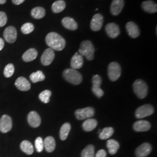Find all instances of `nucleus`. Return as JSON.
Wrapping results in <instances>:
<instances>
[{"instance_id": "9", "label": "nucleus", "mask_w": 157, "mask_h": 157, "mask_svg": "<svg viewBox=\"0 0 157 157\" xmlns=\"http://www.w3.org/2000/svg\"><path fill=\"white\" fill-rule=\"evenodd\" d=\"M12 128V120L11 118L7 115H4L0 119V131L2 133H6L10 132Z\"/></svg>"}, {"instance_id": "8", "label": "nucleus", "mask_w": 157, "mask_h": 157, "mask_svg": "<svg viewBox=\"0 0 157 157\" xmlns=\"http://www.w3.org/2000/svg\"><path fill=\"white\" fill-rule=\"evenodd\" d=\"M92 82H93L92 91L93 93L97 97L100 98L104 94V91L100 88V86L102 83V78L101 76L98 75H94L92 78Z\"/></svg>"}, {"instance_id": "25", "label": "nucleus", "mask_w": 157, "mask_h": 157, "mask_svg": "<svg viewBox=\"0 0 157 157\" xmlns=\"http://www.w3.org/2000/svg\"><path fill=\"white\" fill-rule=\"evenodd\" d=\"M98 122L95 119H88L85 121L82 124L83 129L86 132H91L93 130L97 127Z\"/></svg>"}, {"instance_id": "26", "label": "nucleus", "mask_w": 157, "mask_h": 157, "mask_svg": "<svg viewBox=\"0 0 157 157\" xmlns=\"http://www.w3.org/2000/svg\"><path fill=\"white\" fill-rule=\"evenodd\" d=\"M107 148L109 150V152L111 155L115 154L119 148V143L114 139H110L107 141Z\"/></svg>"}, {"instance_id": "2", "label": "nucleus", "mask_w": 157, "mask_h": 157, "mask_svg": "<svg viewBox=\"0 0 157 157\" xmlns=\"http://www.w3.org/2000/svg\"><path fill=\"white\" fill-rule=\"evenodd\" d=\"M95 48L89 40H85L82 42L78 49V52L82 56H86L87 60L92 61L94 57Z\"/></svg>"}, {"instance_id": "13", "label": "nucleus", "mask_w": 157, "mask_h": 157, "mask_svg": "<svg viewBox=\"0 0 157 157\" xmlns=\"http://www.w3.org/2000/svg\"><path fill=\"white\" fill-rule=\"evenodd\" d=\"M105 31L108 36L112 38L115 39L121 33V30L117 24L115 23H109L105 26Z\"/></svg>"}, {"instance_id": "3", "label": "nucleus", "mask_w": 157, "mask_h": 157, "mask_svg": "<svg viewBox=\"0 0 157 157\" xmlns=\"http://www.w3.org/2000/svg\"><path fill=\"white\" fill-rule=\"evenodd\" d=\"M63 77L70 83L78 85L82 82V75L76 69L72 68L66 69L63 72Z\"/></svg>"}, {"instance_id": "17", "label": "nucleus", "mask_w": 157, "mask_h": 157, "mask_svg": "<svg viewBox=\"0 0 157 157\" xmlns=\"http://www.w3.org/2000/svg\"><path fill=\"white\" fill-rule=\"evenodd\" d=\"M28 121L30 126L32 128H38L41 124V118L37 112L31 111L29 112L28 116Z\"/></svg>"}, {"instance_id": "36", "label": "nucleus", "mask_w": 157, "mask_h": 157, "mask_svg": "<svg viewBox=\"0 0 157 157\" xmlns=\"http://www.w3.org/2000/svg\"><path fill=\"white\" fill-rule=\"evenodd\" d=\"M15 72V67L13 64L9 63L6 66L4 71V75L6 78H10Z\"/></svg>"}, {"instance_id": "31", "label": "nucleus", "mask_w": 157, "mask_h": 157, "mask_svg": "<svg viewBox=\"0 0 157 157\" xmlns=\"http://www.w3.org/2000/svg\"><path fill=\"white\" fill-rule=\"evenodd\" d=\"M45 78L44 75L41 71H38L36 72L32 73L30 75V78L31 81L34 83H36L39 82H42L44 80Z\"/></svg>"}, {"instance_id": "32", "label": "nucleus", "mask_w": 157, "mask_h": 157, "mask_svg": "<svg viewBox=\"0 0 157 157\" xmlns=\"http://www.w3.org/2000/svg\"><path fill=\"white\" fill-rule=\"evenodd\" d=\"M114 133V130L112 127H107L102 129L99 135V137L101 140L108 139L112 136Z\"/></svg>"}, {"instance_id": "38", "label": "nucleus", "mask_w": 157, "mask_h": 157, "mask_svg": "<svg viewBox=\"0 0 157 157\" xmlns=\"http://www.w3.org/2000/svg\"><path fill=\"white\" fill-rule=\"evenodd\" d=\"M7 22V17L6 13L0 12V27H3Z\"/></svg>"}, {"instance_id": "24", "label": "nucleus", "mask_w": 157, "mask_h": 157, "mask_svg": "<svg viewBox=\"0 0 157 157\" xmlns=\"http://www.w3.org/2000/svg\"><path fill=\"white\" fill-rule=\"evenodd\" d=\"M56 146V141L53 137L48 136L44 141V147L48 152H52L54 151Z\"/></svg>"}, {"instance_id": "5", "label": "nucleus", "mask_w": 157, "mask_h": 157, "mask_svg": "<svg viewBox=\"0 0 157 157\" xmlns=\"http://www.w3.org/2000/svg\"><path fill=\"white\" fill-rule=\"evenodd\" d=\"M122 69L120 65L117 62H112L109 63L108 67V75L109 79L112 81H117L121 75Z\"/></svg>"}, {"instance_id": "6", "label": "nucleus", "mask_w": 157, "mask_h": 157, "mask_svg": "<svg viewBox=\"0 0 157 157\" xmlns=\"http://www.w3.org/2000/svg\"><path fill=\"white\" fill-rule=\"evenodd\" d=\"M95 115V110L93 107H86L78 109L75 111L76 117L78 120H85L93 117Z\"/></svg>"}, {"instance_id": "15", "label": "nucleus", "mask_w": 157, "mask_h": 157, "mask_svg": "<svg viewBox=\"0 0 157 157\" xmlns=\"http://www.w3.org/2000/svg\"><path fill=\"white\" fill-rule=\"evenodd\" d=\"M126 29L129 36L132 38H137L140 36V31L139 26L133 22H129L126 25Z\"/></svg>"}, {"instance_id": "14", "label": "nucleus", "mask_w": 157, "mask_h": 157, "mask_svg": "<svg viewBox=\"0 0 157 157\" xmlns=\"http://www.w3.org/2000/svg\"><path fill=\"white\" fill-rule=\"evenodd\" d=\"M152 147L148 143H144L138 147L136 150V155L137 157H147L151 152Z\"/></svg>"}, {"instance_id": "39", "label": "nucleus", "mask_w": 157, "mask_h": 157, "mask_svg": "<svg viewBox=\"0 0 157 157\" xmlns=\"http://www.w3.org/2000/svg\"><path fill=\"white\" fill-rule=\"evenodd\" d=\"M107 157V152L104 150H100L95 155V157Z\"/></svg>"}, {"instance_id": "27", "label": "nucleus", "mask_w": 157, "mask_h": 157, "mask_svg": "<svg viewBox=\"0 0 157 157\" xmlns=\"http://www.w3.org/2000/svg\"><path fill=\"white\" fill-rule=\"evenodd\" d=\"M66 7V3L63 0H58L55 1L52 5V12L58 13L63 11Z\"/></svg>"}, {"instance_id": "20", "label": "nucleus", "mask_w": 157, "mask_h": 157, "mask_svg": "<svg viewBox=\"0 0 157 157\" xmlns=\"http://www.w3.org/2000/svg\"><path fill=\"white\" fill-rule=\"evenodd\" d=\"M83 57L79 54L78 53H76L72 58L71 61V65L72 69H78L83 67Z\"/></svg>"}, {"instance_id": "22", "label": "nucleus", "mask_w": 157, "mask_h": 157, "mask_svg": "<svg viewBox=\"0 0 157 157\" xmlns=\"http://www.w3.org/2000/svg\"><path fill=\"white\" fill-rule=\"evenodd\" d=\"M62 25L64 28L70 30H76L78 28V25L73 18L65 17L62 20Z\"/></svg>"}, {"instance_id": "28", "label": "nucleus", "mask_w": 157, "mask_h": 157, "mask_svg": "<svg viewBox=\"0 0 157 157\" xmlns=\"http://www.w3.org/2000/svg\"><path fill=\"white\" fill-rule=\"evenodd\" d=\"M31 15L34 19H41L45 17V10L43 7H35L31 11Z\"/></svg>"}, {"instance_id": "29", "label": "nucleus", "mask_w": 157, "mask_h": 157, "mask_svg": "<svg viewBox=\"0 0 157 157\" xmlns=\"http://www.w3.org/2000/svg\"><path fill=\"white\" fill-rule=\"evenodd\" d=\"M71 129V125L69 123H65L62 125L60 129L59 136L60 139L62 140H65L67 138V136Z\"/></svg>"}, {"instance_id": "37", "label": "nucleus", "mask_w": 157, "mask_h": 157, "mask_svg": "<svg viewBox=\"0 0 157 157\" xmlns=\"http://www.w3.org/2000/svg\"><path fill=\"white\" fill-rule=\"evenodd\" d=\"M35 147L38 152L43 151L44 148V141L41 137H38L35 140Z\"/></svg>"}, {"instance_id": "41", "label": "nucleus", "mask_w": 157, "mask_h": 157, "mask_svg": "<svg viewBox=\"0 0 157 157\" xmlns=\"http://www.w3.org/2000/svg\"><path fill=\"white\" fill-rule=\"evenodd\" d=\"M4 47V40L0 38V51L2 50Z\"/></svg>"}, {"instance_id": "19", "label": "nucleus", "mask_w": 157, "mask_h": 157, "mask_svg": "<svg viewBox=\"0 0 157 157\" xmlns=\"http://www.w3.org/2000/svg\"><path fill=\"white\" fill-rule=\"evenodd\" d=\"M151 128V124L147 121L140 120L136 121L133 124V129L136 132H146Z\"/></svg>"}, {"instance_id": "33", "label": "nucleus", "mask_w": 157, "mask_h": 157, "mask_svg": "<svg viewBox=\"0 0 157 157\" xmlns=\"http://www.w3.org/2000/svg\"><path fill=\"white\" fill-rule=\"evenodd\" d=\"M95 148L94 146L90 144L87 146L82 152V157H94Z\"/></svg>"}, {"instance_id": "23", "label": "nucleus", "mask_w": 157, "mask_h": 157, "mask_svg": "<svg viewBox=\"0 0 157 157\" xmlns=\"http://www.w3.org/2000/svg\"><path fill=\"white\" fill-rule=\"evenodd\" d=\"M37 51L35 48H30L23 54L22 59L25 62H31L37 58Z\"/></svg>"}, {"instance_id": "16", "label": "nucleus", "mask_w": 157, "mask_h": 157, "mask_svg": "<svg viewBox=\"0 0 157 157\" xmlns=\"http://www.w3.org/2000/svg\"><path fill=\"white\" fill-rule=\"evenodd\" d=\"M124 6V0H113L110 11L112 15L117 16L121 13Z\"/></svg>"}, {"instance_id": "35", "label": "nucleus", "mask_w": 157, "mask_h": 157, "mask_svg": "<svg viewBox=\"0 0 157 157\" xmlns=\"http://www.w3.org/2000/svg\"><path fill=\"white\" fill-rule=\"evenodd\" d=\"M34 29V26L32 23H26L23 25L21 28V31L25 34H28L33 32Z\"/></svg>"}, {"instance_id": "10", "label": "nucleus", "mask_w": 157, "mask_h": 157, "mask_svg": "<svg viewBox=\"0 0 157 157\" xmlns=\"http://www.w3.org/2000/svg\"><path fill=\"white\" fill-rule=\"evenodd\" d=\"M104 23V17L100 13L95 14L90 22L91 29L94 32H98L102 27Z\"/></svg>"}, {"instance_id": "12", "label": "nucleus", "mask_w": 157, "mask_h": 157, "mask_svg": "<svg viewBox=\"0 0 157 157\" xmlns=\"http://www.w3.org/2000/svg\"><path fill=\"white\" fill-rule=\"evenodd\" d=\"M4 37L8 43H13L17 40V29L13 26L7 27L4 32Z\"/></svg>"}, {"instance_id": "40", "label": "nucleus", "mask_w": 157, "mask_h": 157, "mask_svg": "<svg viewBox=\"0 0 157 157\" xmlns=\"http://www.w3.org/2000/svg\"><path fill=\"white\" fill-rule=\"evenodd\" d=\"M25 0H12V2L15 5H20L23 3Z\"/></svg>"}, {"instance_id": "42", "label": "nucleus", "mask_w": 157, "mask_h": 157, "mask_svg": "<svg viewBox=\"0 0 157 157\" xmlns=\"http://www.w3.org/2000/svg\"><path fill=\"white\" fill-rule=\"evenodd\" d=\"M6 0H0V4H4L6 2Z\"/></svg>"}, {"instance_id": "1", "label": "nucleus", "mask_w": 157, "mask_h": 157, "mask_svg": "<svg viewBox=\"0 0 157 157\" xmlns=\"http://www.w3.org/2000/svg\"><path fill=\"white\" fill-rule=\"evenodd\" d=\"M46 44L52 50L62 51L66 45L65 40L56 32H50L45 37Z\"/></svg>"}, {"instance_id": "34", "label": "nucleus", "mask_w": 157, "mask_h": 157, "mask_svg": "<svg viewBox=\"0 0 157 157\" xmlns=\"http://www.w3.org/2000/svg\"><path fill=\"white\" fill-rule=\"evenodd\" d=\"M51 91L50 90H45L43 91H42L39 94V99L42 101L43 102L47 104L50 102V97L51 95Z\"/></svg>"}, {"instance_id": "7", "label": "nucleus", "mask_w": 157, "mask_h": 157, "mask_svg": "<svg viewBox=\"0 0 157 157\" xmlns=\"http://www.w3.org/2000/svg\"><path fill=\"white\" fill-rule=\"evenodd\" d=\"M154 112V107L150 104H146L139 107L136 109L135 112V115L137 119H142L151 115Z\"/></svg>"}, {"instance_id": "30", "label": "nucleus", "mask_w": 157, "mask_h": 157, "mask_svg": "<svg viewBox=\"0 0 157 157\" xmlns=\"http://www.w3.org/2000/svg\"><path fill=\"white\" fill-rule=\"evenodd\" d=\"M20 147L22 151L28 155H31L33 153V146L32 145V144L29 141H23L21 144Z\"/></svg>"}, {"instance_id": "18", "label": "nucleus", "mask_w": 157, "mask_h": 157, "mask_svg": "<svg viewBox=\"0 0 157 157\" xmlns=\"http://www.w3.org/2000/svg\"><path fill=\"white\" fill-rule=\"evenodd\" d=\"M15 84L17 89L23 91H27L30 90L31 87L30 83L28 80L24 77H19L17 78Z\"/></svg>"}, {"instance_id": "21", "label": "nucleus", "mask_w": 157, "mask_h": 157, "mask_svg": "<svg viewBox=\"0 0 157 157\" xmlns=\"http://www.w3.org/2000/svg\"><path fill=\"white\" fill-rule=\"evenodd\" d=\"M141 7L144 11L149 13H154L157 11V5L151 0L144 1L141 4Z\"/></svg>"}, {"instance_id": "11", "label": "nucleus", "mask_w": 157, "mask_h": 157, "mask_svg": "<svg viewBox=\"0 0 157 157\" xmlns=\"http://www.w3.org/2000/svg\"><path fill=\"white\" fill-rule=\"evenodd\" d=\"M55 53L50 48L46 49L41 57V62L44 66H48L54 61Z\"/></svg>"}, {"instance_id": "4", "label": "nucleus", "mask_w": 157, "mask_h": 157, "mask_svg": "<svg viewBox=\"0 0 157 157\" xmlns=\"http://www.w3.org/2000/svg\"><path fill=\"white\" fill-rule=\"evenodd\" d=\"M133 87L136 95L139 98L143 99L147 95L148 88L146 82L143 80H136L133 84Z\"/></svg>"}]
</instances>
